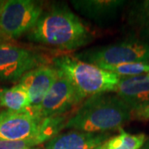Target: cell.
<instances>
[{
    "mask_svg": "<svg viewBox=\"0 0 149 149\" xmlns=\"http://www.w3.org/2000/svg\"><path fill=\"white\" fill-rule=\"evenodd\" d=\"M91 30L66 6L56 5L43 12L28 33V39L51 47L74 50L91 42Z\"/></svg>",
    "mask_w": 149,
    "mask_h": 149,
    "instance_id": "obj_1",
    "label": "cell"
},
{
    "mask_svg": "<svg viewBox=\"0 0 149 149\" xmlns=\"http://www.w3.org/2000/svg\"><path fill=\"white\" fill-rule=\"evenodd\" d=\"M132 109L118 95L99 94L86 99L69 118L65 128L87 133H106L121 129L132 119Z\"/></svg>",
    "mask_w": 149,
    "mask_h": 149,
    "instance_id": "obj_2",
    "label": "cell"
},
{
    "mask_svg": "<svg viewBox=\"0 0 149 149\" xmlns=\"http://www.w3.org/2000/svg\"><path fill=\"white\" fill-rule=\"evenodd\" d=\"M53 64L70 82L79 102L95 95L114 91L120 80L117 74L70 56L54 58Z\"/></svg>",
    "mask_w": 149,
    "mask_h": 149,
    "instance_id": "obj_3",
    "label": "cell"
},
{
    "mask_svg": "<svg viewBox=\"0 0 149 149\" xmlns=\"http://www.w3.org/2000/svg\"><path fill=\"white\" fill-rule=\"evenodd\" d=\"M74 57L98 67L130 62H149V44L128 39L85 50L76 54Z\"/></svg>",
    "mask_w": 149,
    "mask_h": 149,
    "instance_id": "obj_4",
    "label": "cell"
},
{
    "mask_svg": "<svg viewBox=\"0 0 149 149\" xmlns=\"http://www.w3.org/2000/svg\"><path fill=\"white\" fill-rule=\"evenodd\" d=\"M43 13L42 4L31 0H9L0 4V34L11 39L29 32Z\"/></svg>",
    "mask_w": 149,
    "mask_h": 149,
    "instance_id": "obj_5",
    "label": "cell"
},
{
    "mask_svg": "<svg viewBox=\"0 0 149 149\" xmlns=\"http://www.w3.org/2000/svg\"><path fill=\"white\" fill-rule=\"evenodd\" d=\"M79 103L72 85L57 70V77L42 102L38 106H31L28 110L43 119L62 115Z\"/></svg>",
    "mask_w": 149,
    "mask_h": 149,
    "instance_id": "obj_6",
    "label": "cell"
},
{
    "mask_svg": "<svg viewBox=\"0 0 149 149\" xmlns=\"http://www.w3.org/2000/svg\"><path fill=\"white\" fill-rule=\"evenodd\" d=\"M42 59L25 48L7 44L0 45V80H20L27 72L39 67Z\"/></svg>",
    "mask_w": 149,
    "mask_h": 149,
    "instance_id": "obj_7",
    "label": "cell"
},
{
    "mask_svg": "<svg viewBox=\"0 0 149 149\" xmlns=\"http://www.w3.org/2000/svg\"><path fill=\"white\" fill-rule=\"evenodd\" d=\"M42 118L27 109L24 112L7 110L0 113V139L17 141L36 136Z\"/></svg>",
    "mask_w": 149,
    "mask_h": 149,
    "instance_id": "obj_8",
    "label": "cell"
},
{
    "mask_svg": "<svg viewBox=\"0 0 149 149\" xmlns=\"http://www.w3.org/2000/svg\"><path fill=\"white\" fill-rule=\"evenodd\" d=\"M57 77V70L55 67L41 65L27 72L21 79V84L27 90L32 107L38 106Z\"/></svg>",
    "mask_w": 149,
    "mask_h": 149,
    "instance_id": "obj_9",
    "label": "cell"
},
{
    "mask_svg": "<svg viewBox=\"0 0 149 149\" xmlns=\"http://www.w3.org/2000/svg\"><path fill=\"white\" fill-rule=\"evenodd\" d=\"M114 92L132 110L149 105V74L120 77Z\"/></svg>",
    "mask_w": 149,
    "mask_h": 149,
    "instance_id": "obj_10",
    "label": "cell"
},
{
    "mask_svg": "<svg viewBox=\"0 0 149 149\" xmlns=\"http://www.w3.org/2000/svg\"><path fill=\"white\" fill-rule=\"evenodd\" d=\"M109 139V133L70 131L49 140L45 149H96Z\"/></svg>",
    "mask_w": 149,
    "mask_h": 149,
    "instance_id": "obj_11",
    "label": "cell"
},
{
    "mask_svg": "<svg viewBox=\"0 0 149 149\" xmlns=\"http://www.w3.org/2000/svg\"><path fill=\"white\" fill-rule=\"evenodd\" d=\"M124 3L118 0H77L72 1L74 8L81 14L97 22L106 21L115 15Z\"/></svg>",
    "mask_w": 149,
    "mask_h": 149,
    "instance_id": "obj_12",
    "label": "cell"
},
{
    "mask_svg": "<svg viewBox=\"0 0 149 149\" xmlns=\"http://www.w3.org/2000/svg\"><path fill=\"white\" fill-rule=\"evenodd\" d=\"M0 105L8 109V110L15 112L27 111L32 106L27 90L21 84L4 91L0 100Z\"/></svg>",
    "mask_w": 149,
    "mask_h": 149,
    "instance_id": "obj_13",
    "label": "cell"
},
{
    "mask_svg": "<svg viewBox=\"0 0 149 149\" xmlns=\"http://www.w3.org/2000/svg\"><path fill=\"white\" fill-rule=\"evenodd\" d=\"M146 140L143 133L131 134L121 128L119 134L109 138L103 144V149H140Z\"/></svg>",
    "mask_w": 149,
    "mask_h": 149,
    "instance_id": "obj_14",
    "label": "cell"
},
{
    "mask_svg": "<svg viewBox=\"0 0 149 149\" xmlns=\"http://www.w3.org/2000/svg\"><path fill=\"white\" fill-rule=\"evenodd\" d=\"M119 77H132L149 74V62H130L115 65H104L100 67Z\"/></svg>",
    "mask_w": 149,
    "mask_h": 149,
    "instance_id": "obj_15",
    "label": "cell"
},
{
    "mask_svg": "<svg viewBox=\"0 0 149 149\" xmlns=\"http://www.w3.org/2000/svg\"><path fill=\"white\" fill-rule=\"evenodd\" d=\"M46 142V139L38 133L30 139L8 141L0 139V149H31L32 147Z\"/></svg>",
    "mask_w": 149,
    "mask_h": 149,
    "instance_id": "obj_16",
    "label": "cell"
},
{
    "mask_svg": "<svg viewBox=\"0 0 149 149\" xmlns=\"http://www.w3.org/2000/svg\"><path fill=\"white\" fill-rule=\"evenodd\" d=\"M131 18L138 24H146L149 22V1L139 3L132 11Z\"/></svg>",
    "mask_w": 149,
    "mask_h": 149,
    "instance_id": "obj_17",
    "label": "cell"
},
{
    "mask_svg": "<svg viewBox=\"0 0 149 149\" xmlns=\"http://www.w3.org/2000/svg\"><path fill=\"white\" fill-rule=\"evenodd\" d=\"M132 118L137 120H149V105L132 112Z\"/></svg>",
    "mask_w": 149,
    "mask_h": 149,
    "instance_id": "obj_18",
    "label": "cell"
},
{
    "mask_svg": "<svg viewBox=\"0 0 149 149\" xmlns=\"http://www.w3.org/2000/svg\"><path fill=\"white\" fill-rule=\"evenodd\" d=\"M140 149H149V140L146 141V143L143 144V146Z\"/></svg>",
    "mask_w": 149,
    "mask_h": 149,
    "instance_id": "obj_19",
    "label": "cell"
},
{
    "mask_svg": "<svg viewBox=\"0 0 149 149\" xmlns=\"http://www.w3.org/2000/svg\"><path fill=\"white\" fill-rule=\"evenodd\" d=\"M7 89L6 88H2V87H0V100H1V98H2V96L3 95V93H4V91H6Z\"/></svg>",
    "mask_w": 149,
    "mask_h": 149,
    "instance_id": "obj_20",
    "label": "cell"
},
{
    "mask_svg": "<svg viewBox=\"0 0 149 149\" xmlns=\"http://www.w3.org/2000/svg\"><path fill=\"white\" fill-rule=\"evenodd\" d=\"M147 34H148V36L149 37V25L148 27V28H147Z\"/></svg>",
    "mask_w": 149,
    "mask_h": 149,
    "instance_id": "obj_21",
    "label": "cell"
},
{
    "mask_svg": "<svg viewBox=\"0 0 149 149\" xmlns=\"http://www.w3.org/2000/svg\"><path fill=\"white\" fill-rule=\"evenodd\" d=\"M96 149H103V145H102V146H100V148H96Z\"/></svg>",
    "mask_w": 149,
    "mask_h": 149,
    "instance_id": "obj_22",
    "label": "cell"
},
{
    "mask_svg": "<svg viewBox=\"0 0 149 149\" xmlns=\"http://www.w3.org/2000/svg\"><path fill=\"white\" fill-rule=\"evenodd\" d=\"M31 149H37V148H31Z\"/></svg>",
    "mask_w": 149,
    "mask_h": 149,
    "instance_id": "obj_23",
    "label": "cell"
}]
</instances>
